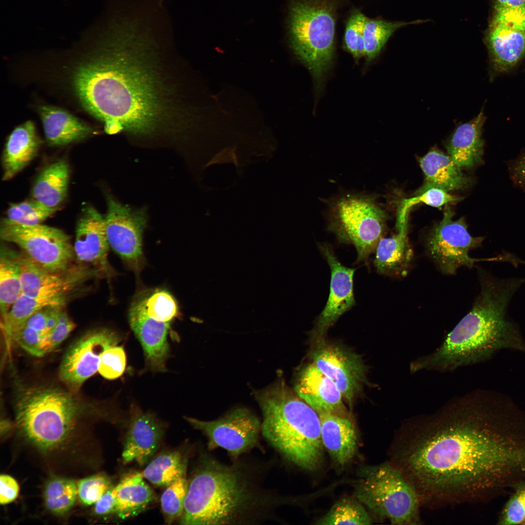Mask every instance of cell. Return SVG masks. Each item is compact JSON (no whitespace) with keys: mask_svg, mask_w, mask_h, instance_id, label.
I'll return each instance as SVG.
<instances>
[{"mask_svg":"<svg viewBox=\"0 0 525 525\" xmlns=\"http://www.w3.org/2000/svg\"><path fill=\"white\" fill-rule=\"evenodd\" d=\"M472 392L404 424L399 468L420 503L487 501L525 482V412Z\"/></svg>","mask_w":525,"mask_h":525,"instance_id":"obj_1","label":"cell"},{"mask_svg":"<svg viewBox=\"0 0 525 525\" xmlns=\"http://www.w3.org/2000/svg\"><path fill=\"white\" fill-rule=\"evenodd\" d=\"M75 68L74 93L106 133H154L176 109L149 46L136 37H107Z\"/></svg>","mask_w":525,"mask_h":525,"instance_id":"obj_2","label":"cell"},{"mask_svg":"<svg viewBox=\"0 0 525 525\" xmlns=\"http://www.w3.org/2000/svg\"><path fill=\"white\" fill-rule=\"evenodd\" d=\"M481 291L470 311L431 353L411 362V373L449 371L483 361L498 350L525 352V342L515 324L507 319L508 307L524 281L499 279L481 270Z\"/></svg>","mask_w":525,"mask_h":525,"instance_id":"obj_3","label":"cell"},{"mask_svg":"<svg viewBox=\"0 0 525 525\" xmlns=\"http://www.w3.org/2000/svg\"><path fill=\"white\" fill-rule=\"evenodd\" d=\"M257 471L239 459L227 464L204 455L189 482L180 524L250 525L273 519L281 498L262 486Z\"/></svg>","mask_w":525,"mask_h":525,"instance_id":"obj_4","label":"cell"},{"mask_svg":"<svg viewBox=\"0 0 525 525\" xmlns=\"http://www.w3.org/2000/svg\"><path fill=\"white\" fill-rule=\"evenodd\" d=\"M14 406L20 435L46 460L78 464L87 459L93 436L84 427L83 410L70 392L51 386H22Z\"/></svg>","mask_w":525,"mask_h":525,"instance_id":"obj_5","label":"cell"},{"mask_svg":"<svg viewBox=\"0 0 525 525\" xmlns=\"http://www.w3.org/2000/svg\"><path fill=\"white\" fill-rule=\"evenodd\" d=\"M262 413V435L284 459L305 470L321 463L319 415L282 382L256 393Z\"/></svg>","mask_w":525,"mask_h":525,"instance_id":"obj_6","label":"cell"},{"mask_svg":"<svg viewBox=\"0 0 525 525\" xmlns=\"http://www.w3.org/2000/svg\"><path fill=\"white\" fill-rule=\"evenodd\" d=\"M357 475L354 496L375 516L393 525L420 524L418 493L399 468L387 462L364 466Z\"/></svg>","mask_w":525,"mask_h":525,"instance_id":"obj_7","label":"cell"},{"mask_svg":"<svg viewBox=\"0 0 525 525\" xmlns=\"http://www.w3.org/2000/svg\"><path fill=\"white\" fill-rule=\"evenodd\" d=\"M288 16L290 46L319 83L333 56V13L323 4L291 0Z\"/></svg>","mask_w":525,"mask_h":525,"instance_id":"obj_8","label":"cell"},{"mask_svg":"<svg viewBox=\"0 0 525 525\" xmlns=\"http://www.w3.org/2000/svg\"><path fill=\"white\" fill-rule=\"evenodd\" d=\"M386 214L374 198L349 194L332 202L329 229L342 241L353 244L359 260H366L383 238Z\"/></svg>","mask_w":525,"mask_h":525,"instance_id":"obj_9","label":"cell"},{"mask_svg":"<svg viewBox=\"0 0 525 525\" xmlns=\"http://www.w3.org/2000/svg\"><path fill=\"white\" fill-rule=\"evenodd\" d=\"M1 239L20 247L36 264L51 272H62L72 266L75 256L70 236L56 228L42 225H25L4 218Z\"/></svg>","mask_w":525,"mask_h":525,"instance_id":"obj_10","label":"cell"},{"mask_svg":"<svg viewBox=\"0 0 525 525\" xmlns=\"http://www.w3.org/2000/svg\"><path fill=\"white\" fill-rule=\"evenodd\" d=\"M454 214L446 207L442 219L431 230L426 241L427 252L442 272L455 274L459 268H472L480 261L515 262V257L507 253L487 259L471 257L469 251L481 246L484 237L471 236L464 218L454 220Z\"/></svg>","mask_w":525,"mask_h":525,"instance_id":"obj_11","label":"cell"},{"mask_svg":"<svg viewBox=\"0 0 525 525\" xmlns=\"http://www.w3.org/2000/svg\"><path fill=\"white\" fill-rule=\"evenodd\" d=\"M184 418L193 428L206 436L209 450L224 449L233 461L255 448L262 449V422L246 408L234 409L210 421L187 417Z\"/></svg>","mask_w":525,"mask_h":525,"instance_id":"obj_12","label":"cell"},{"mask_svg":"<svg viewBox=\"0 0 525 525\" xmlns=\"http://www.w3.org/2000/svg\"><path fill=\"white\" fill-rule=\"evenodd\" d=\"M118 335L104 328L90 330L77 339L65 353L59 368V378L73 391L98 371L101 357L120 341Z\"/></svg>","mask_w":525,"mask_h":525,"instance_id":"obj_13","label":"cell"},{"mask_svg":"<svg viewBox=\"0 0 525 525\" xmlns=\"http://www.w3.org/2000/svg\"><path fill=\"white\" fill-rule=\"evenodd\" d=\"M104 217L107 239L114 251L133 268L143 261L142 238L147 216L143 210H133L108 196Z\"/></svg>","mask_w":525,"mask_h":525,"instance_id":"obj_14","label":"cell"},{"mask_svg":"<svg viewBox=\"0 0 525 525\" xmlns=\"http://www.w3.org/2000/svg\"><path fill=\"white\" fill-rule=\"evenodd\" d=\"M313 363L335 384L350 406L366 382V369L359 356L342 347L318 341Z\"/></svg>","mask_w":525,"mask_h":525,"instance_id":"obj_15","label":"cell"},{"mask_svg":"<svg viewBox=\"0 0 525 525\" xmlns=\"http://www.w3.org/2000/svg\"><path fill=\"white\" fill-rule=\"evenodd\" d=\"M72 265L62 272L41 268L22 254L21 293L33 297H68L81 284L100 273L87 265Z\"/></svg>","mask_w":525,"mask_h":525,"instance_id":"obj_16","label":"cell"},{"mask_svg":"<svg viewBox=\"0 0 525 525\" xmlns=\"http://www.w3.org/2000/svg\"><path fill=\"white\" fill-rule=\"evenodd\" d=\"M331 271L330 294L326 305L319 315L312 335L317 341L323 339L328 329L354 304L353 277L355 270L342 265L331 246L319 245Z\"/></svg>","mask_w":525,"mask_h":525,"instance_id":"obj_17","label":"cell"},{"mask_svg":"<svg viewBox=\"0 0 525 525\" xmlns=\"http://www.w3.org/2000/svg\"><path fill=\"white\" fill-rule=\"evenodd\" d=\"M109 247L104 217L95 208L86 207L76 227L73 248L77 261L89 265L101 274L109 275L111 270L107 260Z\"/></svg>","mask_w":525,"mask_h":525,"instance_id":"obj_18","label":"cell"},{"mask_svg":"<svg viewBox=\"0 0 525 525\" xmlns=\"http://www.w3.org/2000/svg\"><path fill=\"white\" fill-rule=\"evenodd\" d=\"M163 435V425L153 414L131 405L122 455L123 464L135 461L140 466L145 465L158 448Z\"/></svg>","mask_w":525,"mask_h":525,"instance_id":"obj_19","label":"cell"},{"mask_svg":"<svg viewBox=\"0 0 525 525\" xmlns=\"http://www.w3.org/2000/svg\"><path fill=\"white\" fill-rule=\"evenodd\" d=\"M128 321L142 346L148 367L155 371H166L169 353L167 335L171 322L152 318L134 301L129 310Z\"/></svg>","mask_w":525,"mask_h":525,"instance_id":"obj_20","label":"cell"},{"mask_svg":"<svg viewBox=\"0 0 525 525\" xmlns=\"http://www.w3.org/2000/svg\"><path fill=\"white\" fill-rule=\"evenodd\" d=\"M295 391L318 414L329 413L348 417L341 392L313 363L300 371Z\"/></svg>","mask_w":525,"mask_h":525,"instance_id":"obj_21","label":"cell"},{"mask_svg":"<svg viewBox=\"0 0 525 525\" xmlns=\"http://www.w3.org/2000/svg\"><path fill=\"white\" fill-rule=\"evenodd\" d=\"M491 64L498 72L509 71L525 55V28L491 19L486 36Z\"/></svg>","mask_w":525,"mask_h":525,"instance_id":"obj_22","label":"cell"},{"mask_svg":"<svg viewBox=\"0 0 525 525\" xmlns=\"http://www.w3.org/2000/svg\"><path fill=\"white\" fill-rule=\"evenodd\" d=\"M324 447L338 467H344L352 460L358 448L355 427L348 417L329 413L318 414Z\"/></svg>","mask_w":525,"mask_h":525,"instance_id":"obj_23","label":"cell"},{"mask_svg":"<svg viewBox=\"0 0 525 525\" xmlns=\"http://www.w3.org/2000/svg\"><path fill=\"white\" fill-rule=\"evenodd\" d=\"M41 141L34 123L27 121L9 135L2 158V179L8 180L26 167L37 155Z\"/></svg>","mask_w":525,"mask_h":525,"instance_id":"obj_24","label":"cell"},{"mask_svg":"<svg viewBox=\"0 0 525 525\" xmlns=\"http://www.w3.org/2000/svg\"><path fill=\"white\" fill-rule=\"evenodd\" d=\"M45 137L51 146L66 145L85 139L92 128L66 110L52 105L39 108Z\"/></svg>","mask_w":525,"mask_h":525,"instance_id":"obj_25","label":"cell"},{"mask_svg":"<svg viewBox=\"0 0 525 525\" xmlns=\"http://www.w3.org/2000/svg\"><path fill=\"white\" fill-rule=\"evenodd\" d=\"M485 119L481 111L472 120L458 126L449 141V156L460 169L472 168L482 162V127Z\"/></svg>","mask_w":525,"mask_h":525,"instance_id":"obj_26","label":"cell"},{"mask_svg":"<svg viewBox=\"0 0 525 525\" xmlns=\"http://www.w3.org/2000/svg\"><path fill=\"white\" fill-rule=\"evenodd\" d=\"M420 164L425 180L418 191L419 194L433 188L447 192L458 190L466 188L471 183L470 178L450 157L438 150L427 153L420 158Z\"/></svg>","mask_w":525,"mask_h":525,"instance_id":"obj_27","label":"cell"},{"mask_svg":"<svg viewBox=\"0 0 525 525\" xmlns=\"http://www.w3.org/2000/svg\"><path fill=\"white\" fill-rule=\"evenodd\" d=\"M70 177L68 163L60 159L45 167L33 186V199L50 208L58 210L65 199Z\"/></svg>","mask_w":525,"mask_h":525,"instance_id":"obj_28","label":"cell"},{"mask_svg":"<svg viewBox=\"0 0 525 525\" xmlns=\"http://www.w3.org/2000/svg\"><path fill=\"white\" fill-rule=\"evenodd\" d=\"M407 228L398 230L389 238H382L375 249L374 265L378 273L384 275L403 274L413 257L407 237Z\"/></svg>","mask_w":525,"mask_h":525,"instance_id":"obj_29","label":"cell"},{"mask_svg":"<svg viewBox=\"0 0 525 525\" xmlns=\"http://www.w3.org/2000/svg\"><path fill=\"white\" fill-rule=\"evenodd\" d=\"M143 478L142 472H135L119 483L115 512L121 519L137 516L157 500L155 493Z\"/></svg>","mask_w":525,"mask_h":525,"instance_id":"obj_30","label":"cell"},{"mask_svg":"<svg viewBox=\"0 0 525 525\" xmlns=\"http://www.w3.org/2000/svg\"><path fill=\"white\" fill-rule=\"evenodd\" d=\"M22 254L2 245L0 251L1 317L21 294Z\"/></svg>","mask_w":525,"mask_h":525,"instance_id":"obj_31","label":"cell"},{"mask_svg":"<svg viewBox=\"0 0 525 525\" xmlns=\"http://www.w3.org/2000/svg\"><path fill=\"white\" fill-rule=\"evenodd\" d=\"M68 297H33L21 293L8 312L1 316V326L8 336L14 330L23 325L35 312L49 306H63Z\"/></svg>","mask_w":525,"mask_h":525,"instance_id":"obj_32","label":"cell"},{"mask_svg":"<svg viewBox=\"0 0 525 525\" xmlns=\"http://www.w3.org/2000/svg\"><path fill=\"white\" fill-rule=\"evenodd\" d=\"M187 459L178 451L163 453L146 466L142 475L154 485L168 486L186 474Z\"/></svg>","mask_w":525,"mask_h":525,"instance_id":"obj_33","label":"cell"},{"mask_svg":"<svg viewBox=\"0 0 525 525\" xmlns=\"http://www.w3.org/2000/svg\"><path fill=\"white\" fill-rule=\"evenodd\" d=\"M427 20H417L410 22H391L382 19L368 18L364 26L363 37L365 56L369 62L379 54L393 33L402 27Z\"/></svg>","mask_w":525,"mask_h":525,"instance_id":"obj_34","label":"cell"},{"mask_svg":"<svg viewBox=\"0 0 525 525\" xmlns=\"http://www.w3.org/2000/svg\"><path fill=\"white\" fill-rule=\"evenodd\" d=\"M77 494V487L73 479L54 476L48 480L45 487V506L51 512L63 514L73 506Z\"/></svg>","mask_w":525,"mask_h":525,"instance_id":"obj_35","label":"cell"},{"mask_svg":"<svg viewBox=\"0 0 525 525\" xmlns=\"http://www.w3.org/2000/svg\"><path fill=\"white\" fill-rule=\"evenodd\" d=\"M373 520L357 499L343 498L334 504L316 525H370Z\"/></svg>","mask_w":525,"mask_h":525,"instance_id":"obj_36","label":"cell"},{"mask_svg":"<svg viewBox=\"0 0 525 525\" xmlns=\"http://www.w3.org/2000/svg\"><path fill=\"white\" fill-rule=\"evenodd\" d=\"M136 302L150 317L159 321L171 322L178 313V306L167 291L157 289L137 296Z\"/></svg>","mask_w":525,"mask_h":525,"instance_id":"obj_37","label":"cell"},{"mask_svg":"<svg viewBox=\"0 0 525 525\" xmlns=\"http://www.w3.org/2000/svg\"><path fill=\"white\" fill-rule=\"evenodd\" d=\"M461 198L438 188H431L414 197L403 199L397 213L396 227L399 230L407 227L408 213L416 205L423 203L435 207L459 201Z\"/></svg>","mask_w":525,"mask_h":525,"instance_id":"obj_38","label":"cell"},{"mask_svg":"<svg viewBox=\"0 0 525 525\" xmlns=\"http://www.w3.org/2000/svg\"><path fill=\"white\" fill-rule=\"evenodd\" d=\"M188 487L189 481L185 474L167 486L162 493L161 507L167 524H172L181 517Z\"/></svg>","mask_w":525,"mask_h":525,"instance_id":"obj_39","label":"cell"},{"mask_svg":"<svg viewBox=\"0 0 525 525\" xmlns=\"http://www.w3.org/2000/svg\"><path fill=\"white\" fill-rule=\"evenodd\" d=\"M57 210L50 208L32 199L11 204L6 212L8 221L22 225L41 224Z\"/></svg>","mask_w":525,"mask_h":525,"instance_id":"obj_40","label":"cell"},{"mask_svg":"<svg viewBox=\"0 0 525 525\" xmlns=\"http://www.w3.org/2000/svg\"><path fill=\"white\" fill-rule=\"evenodd\" d=\"M368 18L361 12L355 11L347 22L344 34L346 49L355 59L365 55L364 29Z\"/></svg>","mask_w":525,"mask_h":525,"instance_id":"obj_41","label":"cell"},{"mask_svg":"<svg viewBox=\"0 0 525 525\" xmlns=\"http://www.w3.org/2000/svg\"><path fill=\"white\" fill-rule=\"evenodd\" d=\"M525 520V482L517 486L505 505L498 524H523Z\"/></svg>","mask_w":525,"mask_h":525,"instance_id":"obj_42","label":"cell"},{"mask_svg":"<svg viewBox=\"0 0 525 525\" xmlns=\"http://www.w3.org/2000/svg\"><path fill=\"white\" fill-rule=\"evenodd\" d=\"M111 482L104 474L92 475L80 480L77 485L78 495L81 502L90 506L111 488Z\"/></svg>","mask_w":525,"mask_h":525,"instance_id":"obj_43","label":"cell"},{"mask_svg":"<svg viewBox=\"0 0 525 525\" xmlns=\"http://www.w3.org/2000/svg\"><path fill=\"white\" fill-rule=\"evenodd\" d=\"M126 363V354L123 347L113 346L102 354L98 372L105 379H115L123 373Z\"/></svg>","mask_w":525,"mask_h":525,"instance_id":"obj_44","label":"cell"},{"mask_svg":"<svg viewBox=\"0 0 525 525\" xmlns=\"http://www.w3.org/2000/svg\"><path fill=\"white\" fill-rule=\"evenodd\" d=\"M491 19L525 27V0H495Z\"/></svg>","mask_w":525,"mask_h":525,"instance_id":"obj_45","label":"cell"},{"mask_svg":"<svg viewBox=\"0 0 525 525\" xmlns=\"http://www.w3.org/2000/svg\"><path fill=\"white\" fill-rule=\"evenodd\" d=\"M75 327V323L63 310L56 326L42 340L41 357L54 350L68 337Z\"/></svg>","mask_w":525,"mask_h":525,"instance_id":"obj_46","label":"cell"},{"mask_svg":"<svg viewBox=\"0 0 525 525\" xmlns=\"http://www.w3.org/2000/svg\"><path fill=\"white\" fill-rule=\"evenodd\" d=\"M8 336L30 354L41 357L40 345L44 336L40 332L23 324Z\"/></svg>","mask_w":525,"mask_h":525,"instance_id":"obj_47","label":"cell"},{"mask_svg":"<svg viewBox=\"0 0 525 525\" xmlns=\"http://www.w3.org/2000/svg\"><path fill=\"white\" fill-rule=\"evenodd\" d=\"M19 491L17 481L12 476L1 474L0 476V503L6 505L14 501Z\"/></svg>","mask_w":525,"mask_h":525,"instance_id":"obj_48","label":"cell"},{"mask_svg":"<svg viewBox=\"0 0 525 525\" xmlns=\"http://www.w3.org/2000/svg\"><path fill=\"white\" fill-rule=\"evenodd\" d=\"M120 483L106 491L96 502L95 513L102 515L115 512L116 499L120 489Z\"/></svg>","mask_w":525,"mask_h":525,"instance_id":"obj_49","label":"cell"},{"mask_svg":"<svg viewBox=\"0 0 525 525\" xmlns=\"http://www.w3.org/2000/svg\"><path fill=\"white\" fill-rule=\"evenodd\" d=\"M508 167L514 184L525 191V152L510 161Z\"/></svg>","mask_w":525,"mask_h":525,"instance_id":"obj_50","label":"cell"},{"mask_svg":"<svg viewBox=\"0 0 525 525\" xmlns=\"http://www.w3.org/2000/svg\"><path fill=\"white\" fill-rule=\"evenodd\" d=\"M53 307L54 306L45 307L36 311L27 320L24 324L40 332L44 337L47 320Z\"/></svg>","mask_w":525,"mask_h":525,"instance_id":"obj_51","label":"cell"},{"mask_svg":"<svg viewBox=\"0 0 525 525\" xmlns=\"http://www.w3.org/2000/svg\"><path fill=\"white\" fill-rule=\"evenodd\" d=\"M524 524V525L525 524V522H524V524Z\"/></svg>","mask_w":525,"mask_h":525,"instance_id":"obj_52","label":"cell"}]
</instances>
